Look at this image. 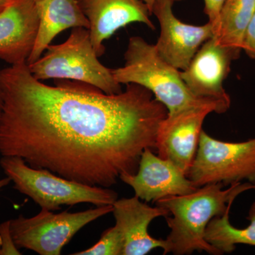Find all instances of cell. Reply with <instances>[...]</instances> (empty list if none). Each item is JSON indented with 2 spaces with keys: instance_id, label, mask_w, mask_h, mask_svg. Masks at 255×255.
Masks as SVG:
<instances>
[{
  "instance_id": "obj_1",
  "label": "cell",
  "mask_w": 255,
  "mask_h": 255,
  "mask_svg": "<svg viewBox=\"0 0 255 255\" xmlns=\"http://www.w3.org/2000/svg\"><path fill=\"white\" fill-rule=\"evenodd\" d=\"M0 81L1 156L87 185L110 188L122 174L136 173L168 114L135 84L115 95L70 80L49 86L33 78L26 63L1 69Z\"/></svg>"
},
{
  "instance_id": "obj_2",
  "label": "cell",
  "mask_w": 255,
  "mask_h": 255,
  "mask_svg": "<svg viewBox=\"0 0 255 255\" xmlns=\"http://www.w3.org/2000/svg\"><path fill=\"white\" fill-rule=\"evenodd\" d=\"M224 187L221 183L206 184L189 194L168 196L155 203L171 214L166 217L170 233L164 240L163 255H187L195 251L222 255L206 241V228L214 218L224 214L240 194L255 189V184L237 182L227 189Z\"/></svg>"
},
{
  "instance_id": "obj_3",
  "label": "cell",
  "mask_w": 255,
  "mask_h": 255,
  "mask_svg": "<svg viewBox=\"0 0 255 255\" xmlns=\"http://www.w3.org/2000/svg\"><path fill=\"white\" fill-rule=\"evenodd\" d=\"M124 60L123 66L112 69L116 81L145 87L165 106L168 114L218 101L193 95L182 80L180 70L162 59L155 44L147 43L142 37H130Z\"/></svg>"
},
{
  "instance_id": "obj_4",
  "label": "cell",
  "mask_w": 255,
  "mask_h": 255,
  "mask_svg": "<svg viewBox=\"0 0 255 255\" xmlns=\"http://www.w3.org/2000/svg\"><path fill=\"white\" fill-rule=\"evenodd\" d=\"M28 68L33 78L43 82L49 79L80 82L99 89L107 95L123 91L116 81L112 69L99 60L88 28H72L68 39L58 45L50 44L41 58Z\"/></svg>"
},
{
  "instance_id": "obj_5",
  "label": "cell",
  "mask_w": 255,
  "mask_h": 255,
  "mask_svg": "<svg viewBox=\"0 0 255 255\" xmlns=\"http://www.w3.org/2000/svg\"><path fill=\"white\" fill-rule=\"evenodd\" d=\"M0 165L14 188L31 198L41 209L57 211L63 205L88 203L113 205L118 194L109 188L87 185L60 177L46 169L31 167L21 157L2 156Z\"/></svg>"
},
{
  "instance_id": "obj_6",
  "label": "cell",
  "mask_w": 255,
  "mask_h": 255,
  "mask_svg": "<svg viewBox=\"0 0 255 255\" xmlns=\"http://www.w3.org/2000/svg\"><path fill=\"white\" fill-rule=\"evenodd\" d=\"M187 177L196 187L243 181L255 184V137L244 142L221 141L201 132Z\"/></svg>"
},
{
  "instance_id": "obj_7",
  "label": "cell",
  "mask_w": 255,
  "mask_h": 255,
  "mask_svg": "<svg viewBox=\"0 0 255 255\" xmlns=\"http://www.w3.org/2000/svg\"><path fill=\"white\" fill-rule=\"evenodd\" d=\"M113 205H106L80 212L64 211L60 214L41 209L33 217L20 215L10 220L11 234L18 248L41 255H60L64 247L82 228L113 212Z\"/></svg>"
},
{
  "instance_id": "obj_8",
  "label": "cell",
  "mask_w": 255,
  "mask_h": 255,
  "mask_svg": "<svg viewBox=\"0 0 255 255\" xmlns=\"http://www.w3.org/2000/svg\"><path fill=\"white\" fill-rule=\"evenodd\" d=\"M230 107L216 101L167 114L156 137L157 155L173 162L187 174L195 157L204 120L209 114H223Z\"/></svg>"
},
{
  "instance_id": "obj_9",
  "label": "cell",
  "mask_w": 255,
  "mask_h": 255,
  "mask_svg": "<svg viewBox=\"0 0 255 255\" xmlns=\"http://www.w3.org/2000/svg\"><path fill=\"white\" fill-rule=\"evenodd\" d=\"M172 0H156L152 9L160 26L155 46L167 63L182 71L187 68L201 46L214 36L211 23L194 26L183 22L173 12Z\"/></svg>"
},
{
  "instance_id": "obj_10",
  "label": "cell",
  "mask_w": 255,
  "mask_h": 255,
  "mask_svg": "<svg viewBox=\"0 0 255 255\" xmlns=\"http://www.w3.org/2000/svg\"><path fill=\"white\" fill-rule=\"evenodd\" d=\"M241 51L220 46L214 37L206 41L181 76L189 91L199 98L220 101L231 107V100L223 86L231 63Z\"/></svg>"
},
{
  "instance_id": "obj_11",
  "label": "cell",
  "mask_w": 255,
  "mask_h": 255,
  "mask_svg": "<svg viewBox=\"0 0 255 255\" xmlns=\"http://www.w3.org/2000/svg\"><path fill=\"white\" fill-rule=\"evenodd\" d=\"M120 179L145 202L184 195L198 188L173 162L156 155L151 148L142 152L136 173L122 174Z\"/></svg>"
},
{
  "instance_id": "obj_12",
  "label": "cell",
  "mask_w": 255,
  "mask_h": 255,
  "mask_svg": "<svg viewBox=\"0 0 255 255\" xmlns=\"http://www.w3.org/2000/svg\"><path fill=\"white\" fill-rule=\"evenodd\" d=\"M89 22L92 46L100 58L105 53L104 42L120 28L141 23L155 31L151 13L143 0H78Z\"/></svg>"
},
{
  "instance_id": "obj_13",
  "label": "cell",
  "mask_w": 255,
  "mask_h": 255,
  "mask_svg": "<svg viewBox=\"0 0 255 255\" xmlns=\"http://www.w3.org/2000/svg\"><path fill=\"white\" fill-rule=\"evenodd\" d=\"M38 27L33 0H13L0 13V59L10 65L27 63Z\"/></svg>"
},
{
  "instance_id": "obj_14",
  "label": "cell",
  "mask_w": 255,
  "mask_h": 255,
  "mask_svg": "<svg viewBox=\"0 0 255 255\" xmlns=\"http://www.w3.org/2000/svg\"><path fill=\"white\" fill-rule=\"evenodd\" d=\"M116 225L123 236V255H145L157 248L162 250L164 240L155 239L149 234L148 227L156 218L169 216L160 206L151 207L136 196L117 199L113 204Z\"/></svg>"
},
{
  "instance_id": "obj_15",
  "label": "cell",
  "mask_w": 255,
  "mask_h": 255,
  "mask_svg": "<svg viewBox=\"0 0 255 255\" xmlns=\"http://www.w3.org/2000/svg\"><path fill=\"white\" fill-rule=\"evenodd\" d=\"M39 18L36 43L27 60L33 63L41 58L55 37L77 27L89 28L88 20L78 0H33Z\"/></svg>"
},
{
  "instance_id": "obj_16",
  "label": "cell",
  "mask_w": 255,
  "mask_h": 255,
  "mask_svg": "<svg viewBox=\"0 0 255 255\" xmlns=\"http://www.w3.org/2000/svg\"><path fill=\"white\" fill-rule=\"evenodd\" d=\"M255 13V0H225L214 38L220 46L243 51L247 26Z\"/></svg>"
},
{
  "instance_id": "obj_17",
  "label": "cell",
  "mask_w": 255,
  "mask_h": 255,
  "mask_svg": "<svg viewBox=\"0 0 255 255\" xmlns=\"http://www.w3.org/2000/svg\"><path fill=\"white\" fill-rule=\"evenodd\" d=\"M231 206H229L222 216L211 220L206 229V241L217 248L222 255L234 252L238 244L255 246V201L250 208L247 217L251 223L242 229L234 227L230 223Z\"/></svg>"
},
{
  "instance_id": "obj_18",
  "label": "cell",
  "mask_w": 255,
  "mask_h": 255,
  "mask_svg": "<svg viewBox=\"0 0 255 255\" xmlns=\"http://www.w3.org/2000/svg\"><path fill=\"white\" fill-rule=\"evenodd\" d=\"M124 241L122 233L117 226L106 230L100 241L85 251L74 253V255H123Z\"/></svg>"
},
{
  "instance_id": "obj_19",
  "label": "cell",
  "mask_w": 255,
  "mask_h": 255,
  "mask_svg": "<svg viewBox=\"0 0 255 255\" xmlns=\"http://www.w3.org/2000/svg\"><path fill=\"white\" fill-rule=\"evenodd\" d=\"M21 255L13 239L10 220L0 224V255Z\"/></svg>"
},
{
  "instance_id": "obj_20",
  "label": "cell",
  "mask_w": 255,
  "mask_h": 255,
  "mask_svg": "<svg viewBox=\"0 0 255 255\" xmlns=\"http://www.w3.org/2000/svg\"><path fill=\"white\" fill-rule=\"evenodd\" d=\"M242 50L251 59L255 60V13L245 31Z\"/></svg>"
},
{
  "instance_id": "obj_21",
  "label": "cell",
  "mask_w": 255,
  "mask_h": 255,
  "mask_svg": "<svg viewBox=\"0 0 255 255\" xmlns=\"http://www.w3.org/2000/svg\"><path fill=\"white\" fill-rule=\"evenodd\" d=\"M225 0H204V13L209 18V22L213 25L215 30L219 22L220 14Z\"/></svg>"
},
{
  "instance_id": "obj_22",
  "label": "cell",
  "mask_w": 255,
  "mask_h": 255,
  "mask_svg": "<svg viewBox=\"0 0 255 255\" xmlns=\"http://www.w3.org/2000/svg\"><path fill=\"white\" fill-rule=\"evenodd\" d=\"M155 1L156 0H143L144 2L145 3L149 10H150L151 14H152V6H153L154 3H155ZM172 1H173L174 2H177V1H186V0H172Z\"/></svg>"
},
{
  "instance_id": "obj_23",
  "label": "cell",
  "mask_w": 255,
  "mask_h": 255,
  "mask_svg": "<svg viewBox=\"0 0 255 255\" xmlns=\"http://www.w3.org/2000/svg\"><path fill=\"white\" fill-rule=\"evenodd\" d=\"M1 69L0 68V73ZM3 104H4V99H3L2 88H1V81H0V117H1V112H2Z\"/></svg>"
},
{
  "instance_id": "obj_24",
  "label": "cell",
  "mask_w": 255,
  "mask_h": 255,
  "mask_svg": "<svg viewBox=\"0 0 255 255\" xmlns=\"http://www.w3.org/2000/svg\"><path fill=\"white\" fill-rule=\"evenodd\" d=\"M13 0H0V13Z\"/></svg>"
},
{
  "instance_id": "obj_25",
  "label": "cell",
  "mask_w": 255,
  "mask_h": 255,
  "mask_svg": "<svg viewBox=\"0 0 255 255\" xmlns=\"http://www.w3.org/2000/svg\"><path fill=\"white\" fill-rule=\"evenodd\" d=\"M10 182H11V179H10L8 177L4 178V179H0V191H1V189H2V188L7 186Z\"/></svg>"
}]
</instances>
